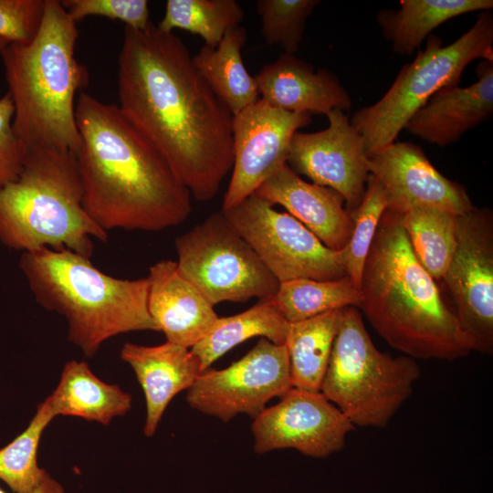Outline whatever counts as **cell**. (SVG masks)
I'll use <instances>...</instances> for the list:
<instances>
[{"label": "cell", "mask_w": 493, "mask_h": 493, "mask_svg": "<svg viewBox=\"0 0 493 493\" xmlns=\"http://www.w3.org/2000/svg\"><path fill=\"white\" fill-rule=\"evenodd\" d=\"M173 33L152 22L124 27L118 58L119 109L200 202L212 200L232 170L233 113Z\"/></svg>", "instance_id": "obj_1"}, {"label": "cell", "mask_w": 493, "mask_h": 493, "mask_svg": "<svg viewBox=\"0 0 493 493\" xmlns=\"http://www.w3.org/2000/svg\"><path fill=\"white\" fill-rule=\"evenodd\" d=\"M76 121L82 204L100 228L157 232L189 217L191 193L118 105L81 92Z\"/></svg>", "instance_id": "obj_2"}, {"label": "cell", "mask_w": 493, "mask_h": 493, "mask_svg": "<svg viewBox=\"0 0 493 493\" xmlns=\"http://www.w3.org/2000/svg\"><path fill=\"white\" fill-rule=\"evenodd\" d=\"M436 282L415 257L401 215L387 209L363 266L358 309L391 347L414 360L454 361L473 351Z\"/></svg>", "instance_id": "obj_3"}, {"label": "cell", "mask_w": 493, "mask_h": 493, "mask_svg": "<svg viewBox=\"0 0 493 493\" xmlns=\"http://www.w3.org/2000/svg\"><path fill=\"white\" fill-rule=\"evenodd\" d=\"M77 22L59 0H45L36 37L0 50L7 93L14 104L13 128L27 150L72 152L80 149L76 95L88 84L76 58Z\"/></svg>", "instance_id": "obj_4"}, {"label": "cell", "mask_w": 493, "mask_h": 493, "mask_svg": "<svg viewBox=\"0 0 493 493\" xmlns=\"http://www.w3.org/2000/svg\"><path fill=\"white\" fill-rule=\"evenodd\" d=\"M19 267L37 302L66 319L68 341L86 357L119 334L158 331L148 310L147 278H113L68 248L23 252Z\"/></svg>", "instance_id": "obj_5"}, {"label": "cell", "mask_w": 493, "mask_h": 493, "mask_svg": "<svg viewBox=\"0 0 493 493\" xmlns=\"http://www.w3.org/2000/svg\"><path fill=\"white\" fill-rule=\"evenodd\" d=\"M108 237L83 206L72 152L30 150L18 177L0 188V242L9 248H68L90 258L92 239Z\"/></svg>", "instance_id": "obj_6"}, {"label": "cell", "mask_w": 493, "mask_h": 493, "mask_svg": "<svg viewBox=\"0 0 493 493\" xmlns=\"http://www.w3.org/2000/svg\"><path fill=\"white\" fill-rule=\"evenodd\" d=\"M416 361L377 349L355 307L342 309L320 393L356 427H385L420 377Z\"/></svg>", "instance_id": "obj_7"}, {"label": "cell", "mask_w": 493, "mask_h": 493, "mask_svg": "<svg viewBox=\"0 0 493 493\" xmlns=\"http://www.w3.org/2000/svg\"><path fill=\"white\" fill-rule=\"evenodd\" d=\"M493 16L481 11L474 25L453 43L430 35L425 49L405 64L385 94L357 110L351 121L361 134L367 154L397 139L412 116L438 90L458 85L473 60H493Z\"/></svg>", "instance_id": "obj_8"}, {"label": "cell", "mask_w": 493, "mask_h": 493, "mask_svg": "<svg viewBox=\"0 0 493 493\" xmlns=\"http://www.w3.org/2000/svg\"><path fill=\"white\" fill-rule=\"evenodd\" d=\"M180 274L213 305L270 299L279 282L220 212L176 237Z\"/></svg>", "instance_id": "obj_9"}, {"label": "cell", "mask_w": 493, "mask_h": 493, "mask_svg": "<svg viewBox=\"0 0 493 493\" xmlns=\"http://www.w3.org/2000/svg\"><path fill=\"white\" fill-rule=\"evenodd\" d=\"M221 213L279 283L348 277L344 248L327 247L299 220L255 193Z\"/></svg>", "instance_id": "obj_10"}, {"label": "cell", "mask_w": 493, "mask_h": 493, "mask_svg": "<svg viewBox=\"0 0 493 493\" xmlns=\"http://www.w3.org/2000/svg\"><path fill=\"white\" fill-rule=\"evenodd\" d=\"M456 249L441 280L473 351L493 353V215L474 208L457 215Z\"/></svg>", "instance_id": "obj_11"}, {"label": "cell", "mask_w": 493, "mask_h": 493, "mask_svg": "<svg viewBox=\"0 0 493 493\" xmlns=\"http://www.w3.org/2000/svg\"><path fill=\"white\" fill-rule=\"evenodd\" d=\"M292 388L285 345L266 338L225 369H207L187 390L185 400L194 410L227 423L238 414L253 419L271 399Z\"/></svg>", "instance_id": "obj_12"}, {"label": "cell", "mask_w": 493, "mask_h": 493, "mask_svg": "<svg viewBox=\"0 0 493 493\" xmlns=\"http://www.w3.org/2000/svg\"><path fill=\"white\" fill-rule=\"evenodd\" d=\"M355 426L320 392L290 388L279 402L254 418V451L293 448L324 458L341 450Z\"/></svg>", "instance_id": "obj_13"}, {"label": "cell", "mask_w": 493, "mask_h": 493, "mask_svg": "<svg viewBox=\"0 0 493 493\" xmlns=\"http://www.w3.org/2000/svg\"><path fill=\"white\" fill-rule=\"evenodd\" d=\"M311 116L273 107L260 98L233 116L232 176L221 210L241 203L287 163L292 136L310 123Z\"/></svg>", "instance_id": "obj_14"}, {"label": "cell", "mask_w": 493, "mask_h": 493, "mask_svg": "<svg viewBox=\"0 0 493 493\" xmlns=\"http://www.w3.org/2000/svg\"><path fill=\"white\" fill-rule=\"evenodd\" d=\"M329 125L317 132L297 131L287 164L313 184L340 194L351 213L361 203L370 174L363 140L343 110L327 115Z\"/></svg>", "instance_id": "obj_15"}, {"label": "cell", "mask_w": 493, "mask_h": 493, "mask_svg": "<svg viewBox=\"0 0 493 493\" xmlns=\"http://www.w3.org/2000/svg\"><path fill=\"white\" fill-rule=\"evenodd\" d=\"M369 173L383 186L388 210L400 214L419 205L462 215L475 208L466 188L445 177L413 142H393L368 154Z\"/></svg>", "instance_id": "obj_16"}, {"label": "cell", "mask_w": 493, "mask_h": 493, "mask_svg": "<svg viewBox=\"0 0 493 493\" xmlns=\"http://www.w3.org/2000/svg\"><path fill=\"white\" fill-rule=\"evenodd\" d=\"M146 278L148 310L157 330L166 341L191 349L218 320L214 306L180 274L176 261H158Z\"/></svg>", "instance_id": "obj_17"}, {"label": "cell", "mask_w": 493, "mask_h": 493, "mask_svg": "<svg viewBox=\"0 0 493 493\" xmlns=\"http://www.w3.org/2000/svg\"><path fill=\"white\" fill-rule=\"evenodd\" d=\"M259 98L290 112L324 114L351 108V98L336 75L293 54H281L254 77Z\"/></svg>", "instance_id": "obj_18"}, {"label": "cell", "mask_w": 493, "mask_h": 493, "mask_svg": "<svg viewBox=\"0 0 493 493\" xmlns=\"http://www.w3.org/2000/svg\"><path fill=\"white\" fill-rule=\"evenodd\" d=\"M477 79L467 87L444 88L408 121L404 129L429 143L446 147L493 114V60L482 59Z\"/></svg>", "instance_id": "obj_19"}, {"label": "cell", "mask_w": 493, "mask_h": 493, "mask_svg": "<svg viewBox=\"0 0 493 493\" xmlns=\"http://www.w3.org/2000/svg\"><path fill=\"white\" fill-rule=\"evenodd\" d=\"M254 193L271 205L283 206L327 247L341 250L348 244L352 219L343 197L329 187L304 181L287 163Z\"/></svg>", "instance_id": "obj_20"}, {"label": "cell", "mask_w": 493, "mask_h": 493, "mask_svg": "<svg viewBox=\"0 0 493 493\" xmlns=\"http://www.w3.org/2000/svg\"><path fill=\"white\" fill-rule=\"evenodd\" d=\"M120 355L132 368L144 393L143 433L152 437L172 399L188 390L202 372L199 360L190 349L169 341L155 346L126 342Z\"/></svg>", "instance_id": "obj_21"}, {"label": "cell", "mask_w": 493, "mask_h": 493, "mask_svg": "<svg viewBox=\"0 0 493 493\" xmlns=\"http://www.w3.org/2000/svg\"><path fill=\"white\" fill-rule=\"evenodd\" d=\"M55 415L80 417L107 426L131 408V393L97 377L84 361L64 365L58 386L47 397Z\"/></svg>", "instance_id": "obj_22"}, {"label": "cell", "mask_w": 493, "mask_h": 493, "mask_svg": "<svg viewBox=\"0 0 493 493\" xmlns=\"http://www.w3.org/2000/svg\"><path fill=\"white\" fill-rule=\"evenodd\" d=\"M246 37L245 27L238 26L229 29L216 47L204 45L192 57L199 74L233 115L259 99L255 78L242 59Z\"/></svg>", "instance_id": "obj_23"}, {"label": "cell", "mask_w": 493, "mask_h": 493, "mask_svg": "<svg viewBox=\"0 0 493 493\" xmlns=\"http://www.w3.org/2000/svg\"><path fill=\"white\" fill-rule=\"evenodd\" d=\"M492 7V0H403L400 8L380 11L376 19L393 50L400 55H411L443 23Z\"/></svg>", "instance_id": "obj_24"}, {"label": "cell", "mask_w": 493, "mask_h": 493, "mask_svg": "<svg viewBox=\"0 0 493 493\" xmlns=\"http://www.w3.org/2000/svg\"><path fill=\"white\" fill-rule=\"evenodd\" d=\"M342 309L290 322L285 347L289 360L292 387L320 392Z\"/></svg>", "instance_id": "obj_25"}, {"label": "cell", "mask_w": 493, "mask_h": 493, "mask_svg": "<svg viewBox=\"0 0 493 493\" xmlns=\"http://www.w3.org/2000/svg\"><path fill=\"white\" fill-rule=\"evenodd\" d=\"M288 325L269 299H259L243 312L219 317L210 331L190 350L204 372L228 351L253 337L284 345Z\"/></svg>", "instance_id": "obj_26"}, {"label": "cell", "mask_w": 493, "mask_h": 493, "mask_svg": "<svg viewBox=\"0 0 493 493\" xmlns=\"http://www.w3.org/2000/svg\"><path fill=\"white\" fill-rule=\"evenodd\" d=\"M400 215L418 261L435 280L441 281L456 249L457 215L427 205L414 206Z\"/></svg>", "instance_id": "obj_27"}, {"label": "cell", "mask_w": 493, "mask_h": 493, "mask_svg": "<svg viewBox=\"0 0 493 493\" xmlns=\"http://www.w3.org/2000/svg\"><path fill=\"white\" fill-rule=\"evenodd\" d=\"M269 299L290 323L346 307L358 309L362 297L350 278L344 277L332 280L296 278L281 282Z\"/></svg>", "instance_id": "obj_28"}, {"label": "cell", "mask_w": 493, "mask_h": 493, "mask_svg": "<svg viewBox=\"0 0 493 493\" xmlns=\"http://www.w3.org/2000/svg\"><path fill=\"white\" fill-rule=\"evenodd\" d=\"M244 16L236 0H168L156 26L166 33L183 29L200 36L205 45L216 47L229 29L240 25Z\"/></svg>", "instance_id": "obj_29"}, {"label": "cell", "mask_w": 493, "mask_h": 493, "mask_svg": "<svg viewBox=\"0 0 493 493\" xmlns=\"http://www.w3.org/2000/svg\"><path fill=\"white\" fill-rule=\"evenodd\" d=\"M56 417L46 398L27 427L0 448V479L13 493H32L49 474L37 464V448L42 434Z\"/></svg>", "instance_id": "obj_30"}, {"label": "cell", "mask_w": 493, "mask_h": 493, "mask_svg": "<svg viewBox=\"0 0 493 493\" xmlns=\"http://www.w3.org/2000/svg\"><path fill=\"white\" fill-rule=\"evenodd\" d=\"M388 205L389 200L383 186L370 173L361 203L350 213L352 230L344 247L348 277L359 289L368 252L382 215L388 209Z\"/></svg>", "instance_id": "obj_31"}, {"label": "cell", "mask_w": 493, "mask_h": 493, "mask_svg": "<svg viewBox=\"0 0 493 493\" xmlns=\"http://www.w3.org/2000/svg\"><path fill=\"white\" fill-rule=\"evenodd\" d=\"M319 4V0H258L257 11L265 42L294 55L302 41L306 21Z\"/></svg>", "instance_id": "obj_32"}, {"label": "cell", "mask_w": 493, "mask_h": 493, "mask_svg": "<svg viewBox=\"0 0 493 493\" xmlns=\"http://www.w3.org/2000/svg\"><path fill=\"white\" fill-rule=\"evenodd\" d=\"M61 4L77 23L88 16H102L136 30H144L152 23L146 0H63Z\"/></svg>", "instance_id": "obj_33"}, {"label": "cell", "mask_w": 493, "mask_h": 493, "mask_svg": "<svg viewBox=\"0 0 493 493\" xmlns=\"http://www.w3.org/2000/svg\"><path fill=\"white\" fill-rule=\"evenodd\" d=\"M45 0H0V39L25 45L37 35L44 15Z\"/></svg>", "instance_id": "obj_34"}, {"label": "cell", "mask_w": 493, "mask_h": 493, "mask_svg": "<svg viewBox=\"0 0 493 493\" xmlns=\"http://www.w3.org/2000/svg\"><path fill=\"white\" fill-rule=\"evenodd\" d=\"M14 104L6 92L0 98V188L20 174L28 150L13 128Z\"/></svg>", "instance_id": "obj_35"}, {"label": "cell", "mask_w": 493, "mask_h": 493, "mask_svg": "<svg viewBox=\"0 0 493 493\" xmlns=\"http://www.w3.org/2000/svg\"><path fill=\"white\" fill-rule=\"evenodd\" d=\"M0 493H6L0 488ZM32 493H65V489L61 483L48 474L40 486Z\"/></svg>", "instance_id": "obj_36"}, {"label": "cell", "mask_w": 493, "mask_h": 493, "mask_svg": "<svg viewBox=\"0 0 493 493\" xmlns=\"http://www.w3.org/2000/svg\"><path fill=\"white\" fill-rule=\"evenodd\" d=\"M7 45L4 40L0 39V50Z\"/></svg>", "instance_id": "obj_37"}]
</instances>
